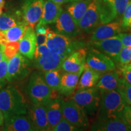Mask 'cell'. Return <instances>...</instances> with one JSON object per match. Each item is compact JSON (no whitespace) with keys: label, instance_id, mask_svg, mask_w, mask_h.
<instances>
[{"label":"cell","instance_id":"cell-1","mask_svg":"<svg viewBox=\"0 0 131 131\" xmlns=\"http://www.w3.org/2000/svg\"><path fill=\"white\" fill-rule=\"evenodd\" d=\"M0 110L4 119L14 115H26L28 112L25 97L15 86L9 85L1 90Z\"/></svg>","mask_w":131,"mask_h":131},{"label":"cell","instance_id":"cell-2","mask_svg":"<svg viewBox=\"0 0 131 131\" xmlns=\"http://www.w3.org/2000/svg\"><path fill=\"white\" fill-rule=\"evenodd\" d=\"M101 99L97 112V118L116 119L123 118L125 101L117 90L100 92ZM124 119V118H123Z\"/></svg>","mask_w":131,"mask_h":131},{"label":"cell","instance_id":"cell-3","mask_svg":"<svg viewBox=\"0 0 131 131\" xmlns=\"http://www.w3.org/2000/svg\"><path fill=\"white\" fill-rule=\"evenodd\" d=\"M46 35V45L50 51L60 55L63 60L75 50L86 47L83 41L58 34L50 29Z\"/></svg>","mask_w":131,"mask_h":131},{"label":"cell","instance_id":"cell-4","mask_svg":"<svg viewBox=\"0 0 131 131\" xmlns=\"http://www.w3.org/2000/svg\"><path fill=\"white\" fill-rule=\"evenodd\" d=\"M27 92L32 103L45 104L52 98V90L47 84L43 74L39 71H35L31 74Z\"/></svg>","mask_w":131,"mask_h":131},{"label":"cell","instance_id":"cell-5","mask_svg":"<svg viewBox=\"0 0 131 131\" xmlns=\"http://www.w3.org/2000/svg\"><path fill=\"white\" fill-rule=\"evenodd\" d=\"M100 99V92L95 87L86 89H78L71 98L72 100L81 107L88 116H92L96 114Z\"/></svg>","mask_w":131,"mask_h":131},{"label":"cell","instance_id":"cell-6","mask_svg":"<svg viewBox=\"0 0 131 131\" xmlns=\"http://www.w3.org/2000/svg\"><path fill=\"white\" fill-rule=\"evenodd\" d=\"M33 60L34 66L42 72L61 69L64 60L60 55L50 51L46 45L37 46Z\"/></svg>","mask_w":131,"mask_h":131},{"label":"cell","instance_id":"cell-7","mask_svg":"<svg viewBox=\"0 0 131 131\" xmlns=\"http://www.w3.org/2000/svg\"><path fill=\"white\" fill-rule=\"evenodd\" d=\"M32 67L28 58L18 52L8 61L7 81L13 83L25 79L30 73Z\"/></svg>","mask_w":131,"mask_h":131},{"label":"cell","instance_id":"cell-8","mask_svg":"<svg viewBox=\"0 0 131 131\" xmlns=\"http://www.w3.org/2000/svg\"><path fill=\"white\" fill-rule=\"evenodd\" d=\"M130 0H101L100 25L121 21Z\"/></svg>","mask_w":131,"mask_h":131},{"label":"cell","instance_id":"cell-9","mask_svg":"<svg viewBox=\"0 0 131 131\" xmlns=\"http://www.w3.org/2000/svg\"><path fill=\"white\" fill-rule=\"evenodd\" d=\"M63 117L75 126L83 130L89 126V117L85 111L72 100L62 102Z\"/></svg>","mask_w":131,"mask_h":131},{"label":"cell","instance_id":"cell-10","mask_svg":"<svg viewBox=\"0 0 131 131\" xmlns=\"http://www.w3.org/2000/svg\"><path fill=\"white\" fill-rule=\"evenodd\" d=\"M86 64L101 74L115 70L116 69V65L112 58L92 47L89 50L88 49Z\"/></svg>","mask_w":131,"mask_h":131},{"label":"cell","instance_id":"cell-11","mask_svg":"<svg viewBox=\"0 0 131 131\" xmlns=\"http://www.w3.org/2000/svg\"><path fill=\"white\" fill-rule=\"evenodd\" d=\"M101 4V0H92L78 23L81 30L91 34L100 25Z\"/></svg>","mask_w":131,"mask_h":131},{"label":"cell","instance_id":"cell-12","mask_svg":"<svg viewBox=\"0 0 131 131\" xmlns=\"http://www.w3.org/2000/svg\"><path fill=\"white\" fill-rule=\"evenodd\" d=\"M44 0H24L20 12L23 21L27 26L35 28L41 16Z\"/></svg>","mask_w":131,"mask_h":131},{"label":"cell","instance_id":"cell-13","mask_svg":"<svg viewBox=\"0 0 131 131\" xmlns=\"http://www.w3.org/2000/svg\"><path fill=\"white\" fill-rule=\"evenodd\" d=\"M54 24L56 32L67 37L74 38L81 32V29L66 9H63Z\"/></svg>","mask_w":131,"mask_h":131},{"label":"cell","instance_id":"cell-14","mask_svg":"<svg viewBox=\"0 0 131 131\" xmlns=\"http://www.w3.org/2000/svg\"><path fill=\"white\" fill-rule=\"evenodd\" d=\"M91 47L106 54L115 61L121 49L123 46L118 35L98 41H90Z\"/></svg>","mask_w":131,"mask_h":131},{"label":"cell","instance_id":"cell-15","mask_svg":"<svg viewBox=\"0 0 131 131\" xmlns=\"http://www.w3.org/2000/svg\"><path fill=\"white\" fill-rule=\"evenodd\" d=\"M88 49L80 48L72 52L62 63L61 69L65 72H78L84 69Z\"/></svg>","mask_w":131,"mask_h":131},{"label":"cell","instance_id":"cell-16","mask_svg":"<svg viewBox=\"0 0 131 131\" xmlns=\"http://www.w3.org/2000/svg\"><path fill=\"white\" fill-rule=\"evenodd\" d=\"M28 117L35 127V130H49L46 111L44 104L32 103L29 109Z\"/></svg>","mask_w":131,"mask_h":131},{"label":"cell","instance_id":"cell-17","mask_svg":"<svg viewBox=\"0 0 131 131\" xmlns=\"http://www.w3.org/2000/svg\"><path fill=\"white\" fill-rule=\"evenodd\" d=\"M123 28L121 22L114 21L108 23L98 26L91 33V41H98L118 35L122 33Z\"/></svg>","mask_w":131,"mask_h":131},{"label":"cell","instance_id":"cell-18","mask_svg":"<svg viewBox=\"0 0 131 131\" xmlns=\"http://www.w3.org/2000/svg\"><path fill=\"white\" fill-rule=\"evenodd\" d=\"M91 130L94 131H130L131 126L123 118L98 119L92 123Z\"/></svg>","mask_w":131,"mask_h":131},{"label":"cell","instance_id":"cell-19","mask_svg":"<svg viewBox=\"0 0 131 131\" xmlns=\"http://www.w3.org/2000/svg\"><path fill=\"white\" fill-rule=\"evenodd\" d=\"M36 48L35 31L34 28L28 26L19 41V52L29 60H33Z\"/></svg>","mask_w":131,"mask_h":131},{"label":"cell","instance_id":"cell-20","mask_svg":"<svg viewBox=\"0 0 131 131\" xmlns=\"http://www.w3.org/2000/svg\"><path fill=\"white\" fill-rule=\"evenodd\" d=\"M3 130L6 131H35V129L28 116L18 115L4 119Z\"/></svg>","mask_w":131,"mask_h":131},{"label":"cell","instance_id":"cell-21","mask_svg":"<svg viewBox=\"0 0 131 131\" xmlns=\"http://www.w3.org/2000/svg\"><path fill=\"white\" fill-rule=\"evenodd\" d=\"M62 102L63 100L59 98H50L48 101L44 104L46 111L49 130H52L63 117Z\"/></svg>","mask_w":131,"mask_h":131},{"label":"cell","instance_id":"cell-22","mask_svg":"<svg viewBox=\"0 0 131 131\" xmlns=\"http://www.w3.org/2000/svg\"><path fill=\"white\" fill-rule=\"evenodd\" d=\"M63 9L61 5L49 0H44L41 16L37 24L48 25L54 24Z\"/></svg>","mask_w":131,"mask_h":131},{"label":"cell","instance_id":"cell-23","mask_svg":"<svg viewBox=\"0 0 131 131\" xmlns=\"http://www.w3.org/2000/svg\"><path fill=\"white\" fill-rule=\"evenodd\" d=\"M83 70L78 72L64 73L61 75L60 88L58 91L59 94L64 96H69L72 94L77 88L80 76Z\"/></svg>","mask_w":131,"mask_h":131},{"label":"cell","instance_id":"cell-24","mask_svg":"<svg viewBox=\"0 0 131 131\" xmlns=\"http://www.w3.org/2000/svg\"><path fill=\"white\" fill-rule=\"evenodd\" d=\"M120 77V72L115 71V70L106 72L101 76L95 88L100 92L117 90Z\"/></svg>","mask_w":131,"mask_h":131},{"label":"cell","instance_id":"cell-25","mask_svg":"<svg viewBox=\"0 0 131 131\" xmlns=\"http://www.w3.org/2000/svg\"><path fill=\"white\" fill-rule=\"evenodd\" d=\"M28 27L25 23L15 26L7 30L0 31V45L4 46L9 42L19 41Z\"/></svg>","mask_w":131,"mask_h":131},{"label":"cell","instance_id":"cell-26","mask_svg":"<svg viewBox=\"0 0 131 131\" xmlns=\"http://www.w3.org/2000/svg\"><path fill=\"white\" fill-rule=\"evenodd\" d=\"M101 76V73L94 70L85 64L84 70L80 76L77 88L78 89H86L95 87Z\"/></svg>","mask_w":131,"mask_h":131},{"label":"cell","instance_id":"cell-27","mask_svg":"<svg viewBox=\"0 0 131 131\" xmlns=\"http://www.w3.org/2000/svg\"><path fill=\"white\" fill-rule=\"evenodd\" d=\"M92 0H77L68 3L66 10L69 12L75 23L78 26L80 19L83 17Z\"/></svg>","mask_w":131,"mask_h":131},{"label":"cell","instance_id":"cell-28","mask_svg":"<svg viewBox=\"0 0 131 131\" xmlns=\"http://www.w3.org/2000/svg\"><path fill=\"white\" fill-rule=\"evenodd\" d=\"M23 23L20 12L3 13L2 15H0V31L7 30L15 26Z\"/></svg>","mask_w":131,"mask_h":131},{"label":"cell","instance_id":"cell-29","mask_svg":"<svg viewBox=\"0 0 131 131\" xmlns=\"http://www.w3.org/2000/svg\"><path fill=\"white\" fill-rule=\"evenodd\" d=\"M61 75L60 69H53L43 72L45 81L52 91H58Z\"/></svg>","mask_w":131,"mask_h":131},{"label":"cell","instance_id":"cell-30","mask_svg":"<svg viewBox=\"0 0 131 131\" xmlns=\"http://www.w3.org/2000/svg\"><path fill=\"white\" fill-rule=\"evenodd\" d=\"M117 91L127 105H131V84L127 83L121 75Z\"/></svg>","mask_w":131,"mask_h":131},{"label":"cell","instance_id":"cell-31","mask_svg":"<svg viewBox=\"0 0 131 131\" xmlns=\"http://www.w3.org/2000/svg\"><path fill=\"white\" fill-rule=\"evenodd\" d=\"M115 62L118 63L119 67L127 64L131 62V46H123L118 55Z\"/></svg>","mask_w":131,"mask_h":131},{"label":"cell","instance_id":"cell-32","mask_svg":"<svg viewBox=\"0 0 131 131\" xmlns=\"http://www.w3.org/2000/svg\"><path fill=\"white\" fill-rule=\"evenodd\" d=\"M8 59L3 55L2 60L0 61V91L6 86L7 83V72Z\"/></svg>","mask_w":131,"mask_h":131},{"label":"cell","instance_id":"cell-33","mask_svg":"<svg viewBox=\"0 0 131 131\" xmlns=\"http://www.w3.org/2000/svg\"><path fill=\"white\" fill-rule=\"evenodd\" d=\"M19 52V41L9 42L3 46V53L8 60Z\"/></svg>","mask_w":131,"mask_h":131},{"label":"cell","instance_id":"cell-34","mask_svg":"<svg viewBox=\"0 0 131 131\" xmlns=\"http://www.w3.org/2000/svg\"><path fill=\"white\" fill-rule=\"evenodd\" d=\"M82 130L79 127L75 126L69 122L63 117L58 123L52 129L51 131H78Z\"/></svg>","mask_w":131,"mask_h":131},{"label":"cell","instance_id":"cell-35","mask_svg":"<svg viewBox=\"0 0 131 131\" xmlns=\"http://www.w3.org/2000/svg\"><path fill=\"white\" fill-rule=\"evenodd\" d=\"M121 25L123 29L131 30V1L126 8L121 19Z\"/></svg>","mask_w":131,"mask_h":131},{"label":"cell","instance_id":"cell-36","mask_svg":"<svg viewBox=\"0 0 131 131\" xmlns=\"http://www.w3.org/2000/svg\"><path fill=\"white\" fill-rule=\"evenodd\" d=\"M118 35L120 38L123 45L131 46V34H125L122 32L119 33Z\"/></svg>","mask_w":131,"mask_h":131},{"label":"cell","instance_id":"cell-37","mask_svg":"<svg viewBox=\"0 0 131 131\" xmlns=\"http://www.w3.org/2000/svg\"><path fill=\"white\" fill-rule=\"evenodd\" d=\"M123 118L131 126V105H126L123 113Z\"/></svg>","mask_w":131,"mask_h":131},{"label":"cell","instance_id":"cell-38","mask_svg":"<svg viewBox=\"0 0 131 131\" xmlns=\"http://www.w3.org/2000/svg\"><path fill=\"white\" fill-rule=\"evenodd\" d=\"M47 40V35L43 34H36V42H37V46L46 45Z\"/></svg>","mask_w":131,"mask_h":131},{"label":"cell","instance_id":"cell-39","mask_svg":"<svg viewBox=\"0 0 131 131\" xmlns=\"http://www.w3.org/2000/svg\"><path fill=\"white\" fill-rule=\"evenodd\" d=\"M49 29H50V28L47 27V25H39V24H37L35 26V31L36 34L46 35Z\"/></svg>","mask_w":131,"mask_h":131},{"label":"cell","instance_id":"cell-40","mask_svg":"<svg viewBox=\"0 0 131 131\" xmlns=\"http://www.w3.org/2000/svg\"><path fill=\"white\" fill-rule=\"evenodd\" d=\"M121 75L123 78L126 81L127 83L131 84V70H127L123 69H119Z\"/></svg>","mask_w":131,"mask_h":131},{"label":"cell","instance_id":"cell-41","mask_svg":"<svg viewBox=\"0 0 131 131\" xmlns=\"http://www.w3.org/2000/svg\"><path fill=\"white\" fill-rule=\"evenodd\" d=\"M49 1H52V2L56 3V4L62 6L63 4H68V3L73 2V1H77V0H49Z\"/></svg>","mask_w":131,"mask_h":131},{"label":"cell","instance_id":"cell-42","mask_svg":"<svg viewBox=\"0 0 131 131\" xmlns=\"http://www.w3.org/2000/svg\"><path fill=\"white\" fill-rule=\"evenodd\" d=\"M119 69H123L127 70H131V62L127 64H125L122 66L119 67Z\"/></svg>","mask_w":131,"mask_h":131},{"label":"cell","instance_id":"cell-43","mask_svg":"<svg viewBox=\"0 0 131 131\" xmlns=\"http://www.w3.org/2000/svg\"><path fill=\"white\" fill-rule=\"evenodd\" d=\"M4 122V118L1 111L0 110V126H2Z\"/></svg>","mask_w":131,"mask_h":131},{"label":"cell","instance_id":"cell-44","mask_svg":"<svg viewBox=\"0 0 131 131\" xmlns=\"http://www.w3.org/2000/svg\"><path fill=\"white\" fill-rule=\"evenodd\" d=\"M3 55H4V53H3V46L0 45V61L2 60Z\"/></svg>","mask_w":131,"mask_h":131},{"label":"cell","instance_id":"cell-45","mask_svg":"<svg viewBox=\"0 0 131 131\" xmlns=\"http://www.w3.org/2000/svg\"><path fill=\"white\" fill-rule=\"evenodd\" d=\"M5 5V1L4 0H0V7H4Z\"/></svg>","mask_w":131,"mask_h":131},{"label":"cell","instance_id":"cell-46","mask_svg":"<svg viewBox=\"0 0 131 131\" xmlns=\"http://www.w3.org/2000/svg\"><path fill=\"white\" fill-rule=\"evenodd\" d=\"M3 8L4 7H0V15H1L3 13Z\"/></svg>","mask_w":131,"mask_h":131},{"label":"cell","instance_id":"cell-47","mask_svg":"<svg viewBox=\"0 0 131 131\" xmlns=\"http://www.w3.org/2000/svg\"><path fill=\"white\" fill-rule=\"evenodd\" d=\"M130 1H131V0H130Z\"/></svg>","mask_w":131,"mask_h":131}]
</instances>
